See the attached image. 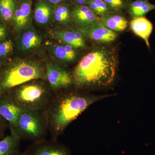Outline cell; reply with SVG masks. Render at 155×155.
Segmentation results:
<instances>
[{"label":"cell","instance_id":"6da1fadb","mask_svg":"<svg viewBox=\"0 0 155 155\" xmlns=\"http://www.w3.org/2000/svg\"><path fill=\"white\" fill-rule=\"evenodd\" d=\"M117 66L114 50L98 47L78 62L72 74L73 84L78 88L106 86L114 80Z\"/></svg>","mask_w":155,"mask_h":155},{"label":"cell","instance_id":"7a4b0ae2","mask_svg":"<svg viewBox=\"0 0 155 155\" xmlns=\"http://www.w3.org/2000/svg\"><path fill=\"white\" fill-rule=\"evenodd\" d=\"M99 98L76 91L54 94L45 110L52 139L58 140L71 122Z\"/></svg>","mask_w":155,"mask_h":155},{"label":"cell","instance_id":"3957f363","mask_svg":"<svg viewBox=\"0 0 155 155\" xmlns=\"http://www.w3.org/2000/svg\"><path fill=\"white\" fill-rule=\"evenodd\" d=\"M46 80L45 61L19 57L10 59L0 70V95L35 79Z\"/></svg>","mask_w":155,"mask_h":155},{"label":"cell","instance_id":"277c9868","mask_svg":"<svg viewBox=\"0 0 155 155\" xmlns=\"http://www.w3.org/2000/svg\"><path fill=\"white\" fill-rule=\"evenodd\" d=\"M5 94L22 110L45 111L54 93L46 80L39 79L25 82Z\"/></svg>","mask_w":155,"mask_h":155},{"label":"cell","instance_id":"5b68a950","mask_svg":"<svg viewBox=\"0 0 155 155\" xmlns=\"http://www.w3.org/2000/svg\"><path fill=\"white\" fill-rule=\"evenodd\" d=\"M10 130L21 140L35 142L45 139L48 130L45 111L23 110Z\"/></svg>","mask_w":155,"mask_h":155},{"label":"cell","instance_id":"8992f818","mask_svg":"<svg viewBox=\"0 0 155 155\" xmlns=\"http://www.w3.org/2000/svg\"><path fill=\"white\" fill-rule=\"evenodd\" d=\"M46 81L54 94L66 90L73 84L72 75L57 62L45 60Z\"/></svg>","mask_w":155,"mask_h":155},{"label":"cell","instance_id":"52a82bcc","mask_svg":"<svg viewBox=\"0 0 155 155\" xmlns=\"http://www.w3.org/2000/svg\"><path fill=\"white\" fill-rule=\"evenodd\" d=\"M17 34L15 49L20 54H25L33 52L42 44V35L32 24Z\"/></svg>","mask_w":155,"mask_h":155},{"label":"cell","instance_id":"ba28073f","mask_svg":"<svg viewBox=\"0 0 155 155\" xmlns=\"http://www.w3.org/2000/svg\"><path fill=\"white\" fill-rule=\"evenodd\" d=\"M20 155H71L67 147L58 140L43 139L34 142Z\"/></svg>","mask_w":155,"mask_h":155},{"label":"cell","instance_id":"9c48e42d","mask_svg":"<svg viewBox=\"0 0 155 155\" xmlns=\"http://www.w3.org/2000/svg\"><path fill=\"white\" fill-rule=\"evenodd\" d=\"M33 0H19L11 21L14 31L18 34L32 25Z\"/></svg>","mask_w":155,"mask_h":155},{"label":"cell","instance_id":"30bf717a","mask_svg":"<svg viewBox=\"0 0 155 155\" xmlns=\"http://www.w3.org/2000/svg\"><path fill=\"white\" fill-rule=\"evenodd\" d=\"M67 27H57L50 31V36L56 41L69 45L75 48L85 46V40L78 28H71Z\"/></svg>","mask_w":155,"mask_h":155},{"label":"cell","instance_id":"8fae6325","mask_svg":"<svg viewBox=\"0 0 155 155\" xmlns=\"http://www.w3.org/2000/svg\"><path fill=\"white\" fill-rule=\"evenodd\" d=\"M46 48L50 54L59 64H69L77 58L76 48L69 45L53 42L48 43Z\"/></svg>","mask_w":155,"mask_h":155},{"label":"cell","instance_id":"7c38bea8","mask_svg":"<svg viewBox=\"0 0 155 155\" xmlns=\"http://www.w3.org/2000/svg\"><path fill=\"white\" fill-rule=\"evenodd\" d=\"M85 37L100 43H110L117 37V34L106 28L101 22L86 28H78Z\"/></svg>","mask_w":155,"mask_h":155},{"label":"cell","instance_id":"4fadbf2b","mask_svg":"<svg viewBox=\"0 0 155 155\" xmlns=\"http://www.w3.org/2000/svg\"><path fill=\"white\" fill-rule=\"evenodd\" d=\"M54 7L47 0H35L33 19L35 23L44 28L54 24L53 12Z\"/></svg>","mask_w":155,"mask_h":155},{"label":"cell","instance_id":"5bb4252c","mask_svg":"<svg viewBox=\"0 0 155 155\" xmlns=\"http://www.w3.org/2000/svg\"><path fill=\"white\" fill-rule=\"evenodd\" d=\"M72 21L78 28H86L100 21V18L86 5H75L72 8Z\"/></svg>","mask_w":155,"mask_h":155},{"label":"cell","instance_id":"9a60e30c","mask_svg":"<svg viewBox=\"0 0 155 155\" xmlns=\"http://www.w3.org/2000/svg\"><path fill=\"white\" fill-rule=\"evenodd\" d=\"M23 110L7 94L0 95V116L8 122L10 128L15 126Z\"/></svg>","mask_w":155,"mask_h":155},{"label":"cell","instance_id":"2e32d148","mask_svg":"<svg viewBox=\"0 0 155 155\" xmlns=\"http://www.w3.org/2000/svg\"><path fill=\"white\" fill-rule=\"evenodd\" d=\"M130 26L134 33L143 39L150 48L149 39L153 28L152 22L144 17H134L130 22Z\"/></svg>","mask_w":155,"mask_h":155},{"label":"cell","instance_id":"e0dca14e","mask_svg":"<svg viewBox=\"0 0 155 155\" xmlns=\"http://www.w3.org/2000/svg\"><path fill=\"white\" fill-rule=\"evenodd\" d=\"M72 8L68 3L55 6L53 12L54 24L57 27H67L72 21Z\"/></svg>","mask_w":155,"mask_h":155},{"label":"cell","instance_id":"ac0fdd59","mask_svg":"<svg viewBox=\"0 0 155 155\" xmlns=\"http://www.w3.org/2000/svg\"><path fill=\"white\" fill-rule=\"evenodd\" d=\"M20 140L17 136L11 132L10 135L0 140V155H20Z\"/></svg>","mask_w":155,"mask_h":155},{"label":"cell","instance_id":"d6986e66","mask_svg":"<svg viewBox=\"0 0 155 155\" xmlns=\"http://www.w3.org/2000/svg\"><path fill=\"white\" fill-rule=\"evenodd\" d=\"M100 22L106 28L114 31H121L125 30L128 24V22L125 17L113 12L101 17Z\"/></svg>","mask_w":155,"mask_h":155},{"label":"cell","instance_id":"ffe728a7","mask_svg":"<svg viewBox=\"0 0 155 155\" xmlns=\"http://www.w3.org/2000/svg\"><path fill=\"white\" fill-rule=\"evenodd\" d=\"M155 10V5L148 0H136L131 3L130 11L134 18L144 17L150 11Z\"/></svg>","mask_w":155,"mask_h":155},{"label":"cell","instance_id":"44dd1931","mask_svg":"<svg viewBox=\"0 0 155 155\" xmlns=\"http://www.w3.org/2000/svg\"><path fill=\"white\" fill-rule=\"evenodd\" d=\"M17 4L16 0H0V19L7 24L11 23Z\"/></svg>","mask_w":155,"mask_h":155},{"label":"cell","instance_id":"7402d4cb","mask_svg":"<svg viewBox=\"0 0 155 155\" xmlns=\"http://www.w3.org/2000/svg\"><path fill=\"white\" fill-rule=\"evenodd\" d=\"M14 49L15 44L11 39L7 38L0 42V61L6 62L10 59Z\"/></svg>","mask_w":155,"mask_h":155},{"label":"cell","instance_id":"603a6c76","mask_svg":"<svg viewBox=\"0 0 155 155\" xmlns=\"http://www.w3.org/2000/svg\"><path fill=\"white\" fill-rule=\"evenodd\" d=\"M113 11H118L123 8V0H102Z\"/></svg>","mask_w":155,"mask_h":155},{"label":"cell","instance_id":"cb8c5ba5","mask_svg":"<svg viewBox=\"0 0 155 155\" xmlns=\"http://www.w3.org/2000/svg\"><path fill=\"white\" fill-rule=\"evenodd\" d=\"M96 5L97 8L101 11L103 16L113 12L112 10L107 4L103 2L102 0H92Z\"/></svg>","mask_w":155,"mask_h":155},{"label":"cell","instance_id":"d4e9b609","mask_svg":"<svg viewBox=\"0 0 155 155\" xmlns=\"http://www.w3.org/2000/svg\"><path fill=\"white\" fill-rule=\"evenodd\" d=\"M8 24L0 19V42L8 38Z\"/></svg>","mask_w":155,"mask_h":155},{"label":"cell","instance_id":"484cf974","mask_svg":"<svg viewBox=\"0 0 155 155\" xmlns=\"http://www.w3.org/2000/svg\"><path fill=\"white\" fill-rule=\"evenodd\" d=\"M9 124L7 121L0 116V140L4 137L5 132Z\"/></svg>","mask_w":155,"mask_h":155},{"label":"cell","instance_id":"4316f807","mask_svg":"<svg viewBox=\"0 0 155 155\" xmlns=\"http://www.w3.org/2000/svg\"><path fill=\"white\" fill-rule=\"evenodd\" d=\"M47 1L53 5L56 6L60 4L68 3V0H47Z\"/></svg>","mask_w":155,"mask_h":155},{"label":"cell","instance_id":"83f0119b","mask_svg":"<svg viewBox=\"0 0 155 155\" xmlns=\"http://www.w3.org/2000/svg\"><path fill=\"white\" fill-rule=\"evenodd\" d=\"M75 5H86V0H72Z\"/></svg>","mask_w":155,"mask_h":155},{"label":"cell","instance_id":"f1b7e54d","mask_svg":"<svg viewBox=\"0 0 155 155\" xmlns=\"http://www.w3.org/2000/svg\"><path fill=\"white\" fill-rule=\"evenodd\" d=\"M6 62H7V61H6ZM6 62H3V61H0V70H1L2 67H3V66H4V64H5V63Z\"/></svg>","mask_w":155,"mask_h":155},{"label":"cell","instance_id":"f546056e","mask_svg":"<svg viewBox=\"0 0 155 155\" xmlns=\"http://www.w3.org/2000/svg\"><path fill=\"white\" fill-rule=\"evenodd\" d=\"M16 1H17V2H18V1H19V0H16Z\"/></svg>","mask_w":155,"mask_h":155}]
</instances>
